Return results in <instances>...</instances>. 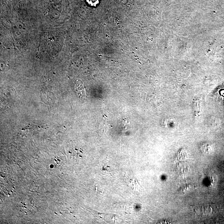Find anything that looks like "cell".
I'll use <instances>...</instances> for the list:
<instances>
[{
    "label": "cell",
    "instance_id": "7a4b0ae2",
    "mask_svg": "<svg viewBox=\"0 0 224 224\" xmlns=\"http://www.w3.org/2000/svg\"><path fill=\"white\" fill-rule=\"evenodd\" d=\"M126 179L128 185L130 186L133 190H135L137 187H139V184L138 180L131 175H128Z\"/></svg>",
    "mask_w": 224,
    "mask_h": 224
},
{
    "label": "cell",
    "instance_id": "5b68a950",
    "mask_svg": "<svg viewBox=\"0 0 224 224\" xmlns=\"http://www.w3.org/2000/svg\"><path fill=\"white\" fill-rule=\"evenodd\" d=\"M91 211L93 213L95 216H96V217H97V218H98L99 220H103V221H105V217L107 215H109L110 214H107V213H99V212H98L96 211H93V210H91Z\"/></svg>",
    "mask_w": 224,
    "mask_h": 224
},
{
    "label": "cell",
    "instance_id": "277c9868",
    "mask_svg": "<svg viewBox=\"0 0 224 224\" xmlns=\"http://www.w3.org/2000/svg\"><path fill=\"white\" fill-rule=\"evenodd\" d=\"M178 172L179 173L182 175H186L188 173L189 171V167L188 166H186V165H183L182 166L179 164L177 166Z\"/></svg>",
    "mask_w": 224,
    "mask_h": 224
},
{
    "label": "cell",
    "instance_id": "3957f363",
    "mask_svg": "<svg viewBox=\"0 0 224 224\" xmlns=\"http://www.w3.org/2000/svg\"><path fill=\"white\" fill-rule=\"evenodd\" d=\"M175 159L178 161H182L189 159V158L188 157L187 153L184 149H182L176 154Z\"/></svg>",
    "mask_w": 224,
    "mask_h": 224
},
{
    "label": "cell",
    "instance_id": "6da1fadb",
    "mask_svg": "<svg viewBox=\"0 0 224 224\" xmlns=\"http://www.w3.org/2000/svg\"><path fill=\"white\" fill-rule=\"evenodd\" d=\"M75 89L76 92L79 98H82L83 97H85L86 92H85L84 84L82 81H80L79 80L77 81Z\"/></svg>",
    "mask_w": 224,
    "mask_h": 224
}]
</instances>
